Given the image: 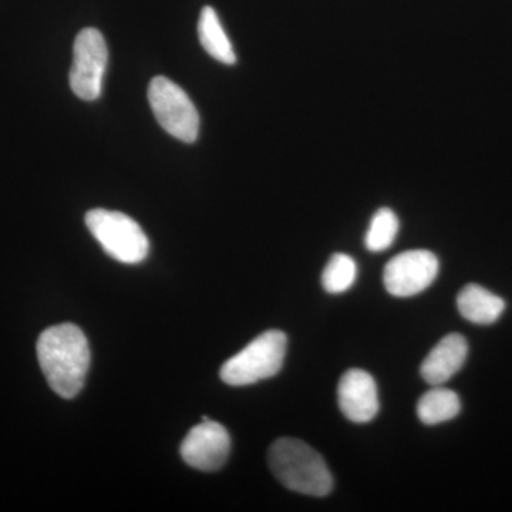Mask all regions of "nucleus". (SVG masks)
Instances as JSON below:
<instances>
[{
	"label": "nucleus",
	"mask_w": 512,
	"mask_h": 512,
	"mask_svg": "<svg viewBox=\"0 0 512 512\" xmlns=\"http://www.w3.org/2000/svg\"><path fill=\"white\" fill-rule=\"evenodd\" d=\"M37 359L53 392L73 399L82 392L90 367L86 335L73 323L50 326L37 340Z\"/></svg>",
	"instance_id": "f257e3e1"
},
{
	"label": "nucleus",
	"mask_w": 512,
	"mask_h": 512,
	"mask_svg": "<svg viewBox=\"0 0 512 512\" xmlns=\"http://www.w3.org/2000/svg\"><path fill=\"white\" fill-rule=\"evenodd\" d=\"M268 461L279 483L295 493L325 497L332 491L333 478L325 460L302 440H276Z\"/></svg>",
	"instance_id": "f03ea898"
},
{
	"label": "nucleus",
	"mask_w": 512,
	"mask_h": 512,
	"mask_svg": "<svg viewBox=\"0 0 512 512\" xmlns=\"http://www.w3.org/2000/svg\"><path fill=\"white\" fill-rule=\"evenodd\" d=\"M288 339L281 330H266L221 367L222 382L248 386L278 375L284 366Z\"/></svg>",
	"instance_id": "7ed1b4c3"
},
{
	"label": "nucleus",
	"mask_w": 512,
	"mask_h": 512,
	"mask_svg": "<svg viewBox=\"0 0 512 512\" xmlns=\"http://www.w3.org/2000/svg\"><path fill=\"white\" fill-rule=\"evenodd\" d=\"M86 225L104 252L121 264L136 265L147 258V235L123 212L96 208L87 212Z\"/></svg>",
	"instance_id": "20e7f679"
},
{
	"label": "nucleus",
	"mask_w": 512,
	"mask_h": 512,
	"mask_svg": "<svg viewBox=\"0 0 512 512\" xmlns=\"http://www.w3.org/2000/svg\"><path fill=\"white\" fill-rule=\"evenodd\" d=\"M148 101L158 123L167 133L184 143L197 140L200 114L180 86L165 77H156L148 86Z\"/></svg>",
	"instance_id": "39448f33"
},
{
	"label": "nucleus",
	"mask_w": 512,
	"mask_h": 512,
	"mask_svg": "<svg viewBox=\"0 0 512 512\" xmlns=\"http://www.w3.org/2000/svg\"><path fill=\"white\" fill-rule=\"evenodd\" d=\"M109 62L106 40L97 29H83L73 47L70 87L79 99H99L103 89L104 73Z\"/></svg>",
	"instance_id": "423d86ee"
},
{
	"label": "nucleus",
	"mask_w": 512,
	"mask_h": 512,
	"mask_svg": "<svg viewBox=\"0 0 512 512\" xmlns=\"http://www.w3.org/2000/svg\"><path fill=\"white\" fill-rule=\"evenodd\" d=\"M439 259L426 249L402 252L387 262L383 282L387 292L409 298L426 291L439 274Z\"/></svg>",
	"instance_id": "0eeeda50"
},
{
	"label": "nucleus",
	"mask_w": 512,
	"mask_h": 512,
	"mask_svg": "<svg viewBox=\"0 0 512 512\" xmlns=\"http://www.w3.org/2000/svg\"><path fill=\"white\" fill-rule=\"evenodd\" d=\"M231 450L228 430L217 421L202 417L181 444V457L188 466L200 471H217L227 463Z\"/></svg>",
	"instance_id": "6e6552de"
},
{
	"label": "nucleus",
	"mask_w": 512,
	"mask_h": 512,
	"mask_svg": "<svg viewBox=\"0 0 512 512\" xmlns=\"http://www.w3.org/2000/svg\"><path fill=\"white\" fill-rule=\"evenodd\" d=\"M339 407L353 423H369L379 412V396L375 379L362 369H350L340 379Z\"/></svg>",
	"instance_id": "1a4fd4ad"
},
{
	"label": "nucleus",
	"mask_w": 512,
	"mask_h": 512,
	"mask_svg": "<svg viewBox=\"0 0 512 512\" xmlns=\"http://www.w3.org/2000/svg\"><path fill=\"white\" fill-rule=\"evenodd\" d=\"M467 340L458 333H450L430 350L421 365V376L431 386H443L466 363Z\"/></svg>",
	"instance_id": "9d476101"
},
{
	"label": "nucleus",
	"mask_w": 512,
	"mask_h": 512,
	"mask_svg": "<svg viewBox=\"0 0 512 512\" xmlns=\"http://www.w3.org/2000/svg\"><path fill=\"white\" fill-rule=\"evenodd\" d=\"M457 308L464 319L476 325H493L503 315L505 302L483 286L470 284L458 293Z\"/></svg>",
	"instance_id": "9b49d317"
},
{
	"label": "nucleus",
	"mask_w": 512,
	"mask_h": 512,
	"mask_svg": "<svg viewBox=\"0 0 512 512\" xmlns=\"http://www.w3.org/2000/svg\"><path fill=\"white\" fill-rule=\"evenodd\" d=\"M198 37L205 52L215 60L224 64H235L234 47L229 42L227 33L222 28L217 12L210 6L202 9L200 22H198Z\"/></svg>",
	"instance_id": "f8f14e48"
},
{
	"label": "nucleus",
	"mask_w": 512,
	"mask_h": 512,
	"mask_svg": "<svg viewBox=\"0 0 512 512\" xmlns=\"http://www.w3.org/2000/svg\"><path fill=\"white\" fill-rule=\"evenodd\" d=\"M460 410L458 394L443 386H433V389L421 396L417 404V416L421 423L427 426H436L444 421L453 420Z\"/></svg>",
	"instance_id": "ddd939ff"
},
{
	"label": "nucleus",
	"mask_w": 512,
	"mask_h": 512,
	"mask_svg": "<svg viewBox=\"0 0 512 512\" xmlns=\"http://www.w3.org/2000/svg\"><path fill=\"white\" fill-rule=\"evenodd\" d=\"M399 218L390 208H382L373 215L366 234V248L370 252H383L392 247L399 234Z\"/></svg>",
	"instance_id": "4468645a"
},
{
	"label": "nucleus",
	"mask_w": 512,
	"mask_h": 512,
	"mask_svg": "<svg viewBox=\"0 0 512 512\" xmlns=\"http://www.w3.org/2000/svg\"><path fill=\"white\" fill-rule=\"evenodd\" d=\"M357 275V265L352 256L335 254L323 269L322 285L326 292L343 293L352 288Z\"/></svg>",
	"instance_id": "2eb2a0df"
}]
</instances>
